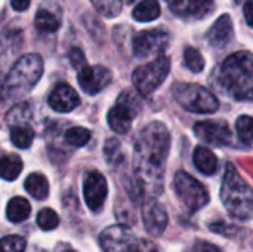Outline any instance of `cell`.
<instances>
[{
    "instance_id": "1",
    "label": "cell",
    "mask_w": 253,
    "mask_h": 252,
    "mask_svg": "<svg viewBox=\"0 0 253 252\" xmlns=\"http://www.w3.org/2000/svg\"><path fill=\"white\" fill-rule=\"evenodd\" d=\"M169 146V131L160 122H153L141 132L135 144L133 157V169L141 195L150 193L157 196L162 193Z\"/></svg>"
},
{
    "instance_id": "39",
    "label": "cell",
    "mask_w": 253,
    "mask_h": 252,
    "mask_svg": "<svg viewBox=\"0 0 253 252\" xmlns=\"http://www.w3.org/2000/svg\"><path fill=\"white\" fill-rule=\"evenodd\" d=\"M65 252H74V251H65Z\"/></svg>"
},
{
    "instance_id": "38",
    "label": "cell",
    "mask_w": 253,
    "mask_h": 252,
    "mask_svg": "<svg viewBox=\"0 0 253 252\" xmlns=\"http://www.w3.org/2000/svg\"><path fill=\"white\" fill-rule=\"evenodd\" d=\"M236 1H237V3H242V1H243V0H236Z\"/></svg>"
},
{
    "instance_id": "29",
    "label": "cell",
    "mask_w": 253,
    "mask_h": 252,
    "mask_svg": "<svg viewBox=\"0 0 253 252\" xmlns=\"http://www.w3.org/2000/svg\"><path fill=\"white\" fill-rule=\"evenodd\" d=\"M184 62H185V67L188 70H191L193 73H200L205 68V58L194 48H187L185 49V52H184Z\"/></svg>"
},
{
    "instance_id": "12",
    "label": "cell",
    "mask_w": 253,
    "mask_h": 252,
    "mask_svg": "<svg viewBox=\"0 0 253 252\" xmlns=\"http://www.w3.org/2000/svg\"><path fill=\"white\" fill-rule=\"evenodd\" d=\"M77 82L83 92L95 95L111 82V71L102 65H86L79 70Z\"/></svg>"
},
{
    "instance_id": "15",
    "label": "cell",
    "mask_w": 253,
    "mask_h": 252,
    "mask_svg": "<svg viewBox=\"0 0 253 252\" xmlns=\"http://www.w3.org/2000/svg\"><path fill=\"white\" fill-rule=\"evenodd\" d=\"M142 218L144 226L148 233L153 236H160L168 227V214L162 203H159L154 198L148 199L142 206Z\"/></svg>"
},
{
    "instance_id": "2",
    "label": "cell",
    "mask_w": 253,
    "mask_h": 252,
    "mask_svg": "<svg viewBox=\"0 0 253 252\" xmlns=\"http://www.w3.org/2000/svg\"><path fill=\"white\" fill-rule=\"evenodd\" d=\"M224 89L237 101H253V55L242 50L228 56L219 73Z\"/></svg>"
},
{
    "instance_id": "23",
    "label": "cell",
    "mask_w": 253,
    "mask_h": 252,
    "mask_svg": "<svg viewBox=\"0 0 253 252\" xmlns=\"http://www.w3.org/2000/svg\"><path fill=\"white\" fill-rule=\"evenodd\" d=\"M22 171V160L16 154H7L0 159V178L15 181Z\"/></svg>"
},
{
    "instance_id": "33",
    "label": "cell",
    "mask_w": 253,
    "mask_h": 252,
    "mask_svg": "<svg viewBox=\"0 0 253 252\" xmlns=\"http://www.w3.org/2000/svg\"><path fill=\"white\" fill-rule=\"evenodd\" d=\"M68 59L71 62V65L77 70H82L83 67H86V58H84V53L82 49L79 48H73L70 49L68 52Z\"/></svg>"
},
{
    "instance_id": "26",
    "label": "cell",
    "mask_w": 253,
    "mask_h": 252,
    "mask_svg": "<svg viewBox=\"0 0 253 252\" xmlns=\"http://www.w3.org/2000/svg\"><path fill=\"white\" fill-rule=\"evenodd\" d=\"M31 119V110L30 105L25 102L16 104L15 107H12L7 114H6V123L9 126H15V125H28Z\"/></svg>"
},
{
    "instance_id": "3",
    "label": "cell",
    "mask_w": 253,
    "mask_h": 252,
    "mask_svg": "<svg viewBox=\"0 0 253 252\" xmlns=\"http://www.w3.org/2000/svg\"><path fill=\"white\" fill-rule=\"evenodd\" d=\"M221 201L231 217L242 221L253 218V190L231 163H228L225 169Z\"/></svg>"
},
{
    "instance_id": "37",
    "label": "cell",
    "mask_w": 253,
    "mask_h": 252,
    "mask_svg": "<svg viewBox=\"0 0 253 252\" xmlns=\"http://www.w3.org/2000/svg\"><path fill=\"white\" fill-rule=\"evenodd\" d=\"M6 97H9V92L6 88V76L0 73V101H3Z\"/></svg>"
},
{
    "instance_id": "30",
    "label": "cell",
    "mask_w": 253,
    "mask_h": 252,
    "mask_svg": "<svg viewBox=\"0 0 253 252\" xmlns=\"http://www.w3.org/2000/svg\"><path fill=\"white\" fill-rule=\"evenodd\" d=\"M236 129L240 141H243L245 144L253 143V117L240 116L236 122Z\"/></svg>"
},
{
    "instance_id": "24",
    "label": "cell",
    "mask_w": 253,
    "mask_h": 252,
    "mask_svg": "<svg viewBox=\"0 0 253 252\" xmlns=\"http://www.w3.org/2000/svg\"><path fill=\"white\" fill-rule=\"evenodd\" d=\"M10 141L18 149H28L34 141V131L30 125L10 126Z\"/></svg>"
},
{
    "instance_id": "17",
    "label": "cell",
    "mask_w": 253,
    "mask_h": 252,
    "mask_svg": "<svg viewBox=\"0 0 253 252\" xmlns=\"http://www.w3.org/2000/svg\"><path fill=\"white\" fill-rule=\"evenodd\" d=\"M233 36H234V27L230 15H221L206 34L209 43L215 48L225 46L233 39Z\"/></svg>"
},
{
    "instance_id": "27",
    "label": "cell",
    "mask_w": 253,
    "mask_h": 252,
    "mask_svg": "<svg viewBox=\"0 0 253 252\" xmlns=\"http://www.w3.org/2000/svg\"><path fill=\"white\" fill-rule=\"evenodd\" d=\"M93 7L107 18H114L122 12L123 0H90Z\"/></svg>"
},
{
    "instance_id": "28",
    "label": "cell",
    "mask_w": 253,
    "mask_h": 252,
    "mask_svg": "<svg viewBox=\"0 0 253 252\" xmlns=\"http://www.w3.org/2000/svg\"><path fill=\"white\" fill-rule=\"evenodd\" d=\"M89 140H90V131L82 126L70 128L65 132V141L74 147H83L89 143Z\"/></svg>"
},
{
    "instance_id": "25",
    "label": "cell",
    "mask_w": 253,
    "mask_h": 252,
    "mask_svg": "<svg viewBox=\"0 0 253 252\" xmlns=\"http://www.w3.org/2000/svg\"><path fill=\"white\" fill-rule=\"evenodd\" d=\"M34 24H36L37 30L43 31V33H53L59 28L61 21L55 13H52L46 9H39L36 13Z\"/></svg>"
},
{
    "instance_id": "14",
    "label": "cell",
    "mask_w": 253,
    "mask_h": 252,
    "mask_svg": "<svg viewBox=\"0 0 253 252\" xmlns=\"http://www.w3.org/2000/svg\"><path fill=\"white\" fill-rule=\"evenodd\" d=\"M168 3L176 16L188 19L205 18L215 7V0H168Z\"/></svg>"
},
{
    "instance_id": "18",
    "label": "cell",
    "mask_w": 253,
    "mask_h": 252,
    "mask_svg": "<svg viewBox=\"0 0 253 252\" xmlns=\"http://www.w3.org/2000/svg\"><path fill=\"white\" fill-rule=\"evenodd\" d=\"M22 46V33L16 28L4 30L0 34V64H7Z\"/></svg>"
},
{
    "instance_id": "5",
    "label": "cell",
    "mask_w": 253,
    "mask_h": 252,
    "mask_svg": "<svg viewBox=\"0 0 253 252\" xmlns=\"http://www.w3.org/2000/svg\"><path fill=\"white\" fill-rule=\"evenodd\" d=\"M99 244L105 252H157V247L151 241L133 236L122 224L107 227L99 236Z\"/></svg>"
},
{
    "instance_id": "7",
    "label": "cell",
    "mask_w": 253,
    "mask_h": 252,
    "mask_svg": "<svg viewBox=\"0 0 253 252\" xmlns=\"http://www.w3.org/2000/svg\"><path fill=\"white\" fill-rule=\"evenodd\" d=\"M169 71L170 59L165 55H159L154 61L138 67L133 71L132 82L141 95L148 97L166 80Z\"/></svg>"
},
{
    "instance_id": "35",
    "label": "cell",
    "mask_w": 253,
    "mask_h": 252,
    "mask_svg": "<svg viewBox=\"0 0 253 252\" xmlns=\"http://www.w3.org/2000/svg\"><path fill=\"white\" fill-rule=\"evenodd\" d=\"M245 19L251 27H253V0H248L245 3Z\"/></svg>"
},
{
    "instance_id": "4",
    "label": "cell",
    "mask_w": 253,
    "mask_h": 252,
    "mask_svg": "<svg viewBox=\"0 0 253 252\" xmlns=\"http://www.w3.org/2000/svg\"><path fill=\"white\" fill-rule=\"evenodd\" d=\"M43 74V59L37 53L21 56L6 76V88L9 95H21L30 92Z\"/></svg>"
},
{
    "instance_id": "34",
    "label": "cell",
    "mask_w": 253,
    "mask_h": 252,
    "mask_svg": "<svg viewBox=\"0 0 253 252\" xmlns=\"http://www.w3.org/2000/svg\"><path fill=\"white\" fill-rule=\"evenodd\" d=\"M193 252H221L215 245L206 241H197L193 247Z\"/></svg>"
},
{
    "instance_id": "10",
    "label": "cell",
    "mask_w": 253,
    "mask_h": 252,
    "mask_svg": "<svg viewBox=\"0 0 253 252\" xmlns=\"http://www.w3.org/2000/svg\"><path fill=\"white\" fill-rule=\"evenodd\" d=\"M169 45V34L163 30H148L135 36L132 48L133 55L147 58L150 55H160Z\"/></svg>"
},
{
    "instance_id": "31",
    "label": "cell",
    "mask_w": 253,
    "mask_h": 252,
    "mask_svg": "<svg viewBox=\"0 0 253 252\" xmlns=\"http://www.w3.org/2000/svg\"><path fill=\"white\" fill-rule=\"evenodd\" d=\"M37 224H39V227H40L42 230L49 232V230H53V229L58 227V224H59V217H58V214H56L53 209L44 208V209H42V211L37 214Z\"/></svg>"
},
{
    "instance_id": "32",
    "label": "cell",
    "mask_w": 253,
    "mask_h": 252,
    "mask_svg": "<svg viewBox=\"0 0 253 252\" xmlns=\"http://www.w3.org/2000/svg\"><path fill=\"white\" fill-rule=\"evenodd\" d=\"M25 247V239L18 235H10L0 239V252H24Z\"/></svg>"
},
{
    "instance_id": "21",
    "label": "cell",
    "mask_w": 253,
    "mask_h": 252,
    "mask_svg": "<svg viewBox=\"0 0 253 252\" xmlns=\"http://www.w3.org/2000/svg\"><path fill=\"white\" fill-rule=\"evenodd\" d=\"M31 214V206L30 202L24 198H13L9 201L7 203V209H6V215L9 218V221L12 223H22L25 221Z\"/></svg>"
},
{
    "instance_id": "11",
    "label": "cell",
    "mask_w": 253,
    "mask_h": 252,
    "mask_svg": "<svg viewBox=\"0 0 253 252\" xmlns=\"http://www.w3.org/2000/svg\"><path fill=\"white\" fill-rule=\"evenodd\" d=\"M83 195H84V202L90 211L93 212L101 211L108 195V186L105 177L98 171L89 172L87 177L84 178Z\"/></svg>"
},
{
    "instance_id": "6",
    "label": "cell",
    "mask_w": 253,
    "mask_h": 252,
    "mask_svg": "<svg viewBox=\"0 0 253 252\" xmlns=\"http://www.w3.org/2000/svg\"><path fill=\"white\" fill-rule=\"evenodd\" d=\"M175 101L185 110L200 114L215 113L219 108V101L206 88L193 83H176L172 89Z\"/></svg>"
},
{
    "instance_id": "22",
    "label": "cell",
    "mask_w": 253,
    "mask_h": 252,
    "mask_svg": "<svg viewBox=\"0 0 253 252\" xmlns=\"http://www.w3.org/2000/svg\"><path fill=\"white\" fill-rule=\"evenodd\" d=\"M133 19L139 22H150L160 16V4L157 0H142L132 12Z\"/></svg>"
},
{
    "instance_id": "9",
    "label": "cell",
    "mask_w": 253,
    "mask_h": 252,
    "mask_svg": "<svg viewBox=\"0 0 253 252\" xmlns=\"http://www.w3.org/2000/svg\"><path fill=\"white\" fill-rule=\"evenodd\" d=\"M138 101L130 92H123L117 104L108 111L107 120L110 128L117 134H127L135 114L138 113Z\"/></svg>"
},
{
    "instance_id": "13",
    "label": "cell",
    "mask_w": 253,
    "mask_h": 252,
    "mask_svg": "<svg viewBox=\"0 0 253 252\" xmlns=\"http://www.w3.org/2000/svg\"><path fill=\"white\" fill-rule=\"evenodd\" d=\"M194 132L199 140L215 147L228 146L231 143V131L225 122H219V120L199 122L194 126Z\"/></svg>"
},
{
    "instance_id": "20",
    "label": "cell",
    "mask_w": 253,
    "mask_h": 252,
    "mask_svg": "<svg viewBox=\"0 0 253 252\" xmlns=\"http://www.w3.org/2000/svg\"><path fill=\"white\" fill-rule=\"evenodd\" d=\"M24 187L27 190L28 195H31L33 198L39 199V201H43L47 198L49 195V183H47V178L43 175V174H39V172H34V174H30L24 183Z\"/></svg>"
},
{
    "instance_id": "8",
    "label": "cell",
    "mask_w": 253,
    "mask_h": 252,
    "mask_svg": "<svg viewBox=\"0 0 253 252\" xmlns=\"http://www.w3.org/2000/svg\"><path fill=\"white\" fill-rule=\"evenodd\" d=\"M173 187L179 201L187 206L190 212H196L209 202V193L200 181L190 174L179 171L173 178Z\"/></svg>"
},
{
    "instance_id": "16",
    "label": "cell",
    "mask_w": 253,
    "mask_h": 252,
    "mask_svg": "<svg viewBox=\"0 0 253 252\" xmlns=\"http://www.w3.org/2000/svg\"><path fill=\"white\" fill-rule=\"evenodd\" d=\"M47 102L50 108L58 113H70L80 104V98L70 85L61 83L50 92Z\"/></svg>"
},
{
    "instance_id": "36",
    "label": "cell",
    "mask_w": 253,
    "mask_h": 252,
    "mask_svg": "<svg viewBox=\"0 0 253 252\" xmlns=\"http://www.w3.org/2000/svg\"><path fill=\"white\" fill-rule=\"evenodd\" d=\"M10 4L15 10L18 12H22V10H27L28 6H30V0H10Z\"/></svg>"
},
{
    "instance_id": "19",
    "label": "cell",
    "mask_w": 253,
    "mask_h": 252,
    "mask_svg": "<svg viewBox=\"0 0 253 252\" xmlns=\"http://www.w3.org/2000/svg\"><path fill=\"white\" fill-rule=\"evenodd\" d=\"M193 162H194L196 168L205 175H212L218 169V159H216L215 153L206 147H202V146H199L194 150Z\"/></svg>"
}]
</instances>
